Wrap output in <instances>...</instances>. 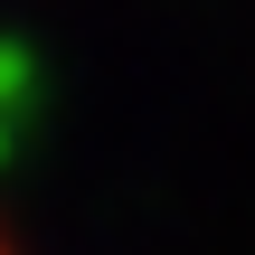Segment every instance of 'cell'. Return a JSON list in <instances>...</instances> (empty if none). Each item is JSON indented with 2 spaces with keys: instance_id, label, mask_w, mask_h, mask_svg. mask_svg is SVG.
Returning <instances> with one entry per match:
<instances>
[{
  "instance_id": "6da1fadb",
  "label": "cell",
  "mask_w": 255,
  "mask_h": 255,
  "mask_svg": "<svg viewBox=\"0 0 255 255\" xmlns=\"http://www.w3.org/2000/svg\"><path fill=\"white\" fill-rule=\"evenodd\" d=\"M0 255H19V246H9V237H0Z\"/></svg>"
}]
</instances>
